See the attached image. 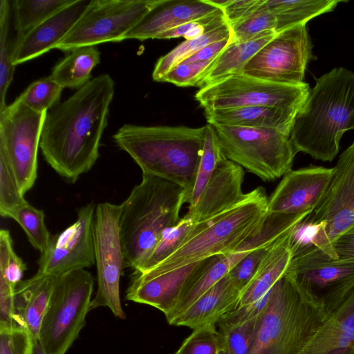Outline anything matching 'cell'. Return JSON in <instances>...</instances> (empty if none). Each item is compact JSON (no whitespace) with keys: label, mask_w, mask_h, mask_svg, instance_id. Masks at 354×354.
Segmentation results:
<instances>
[{"label":"cell","mask_w":354,"mask_h":354,"mask_svg":"<svg viewBox=\"0 0 354 354\" xmlns=\"http://www.w3.org/2000/svg\"><path fill=\"white\" fill-rule=\"evenodd\" d=\"M12 18L11 1L0 0V111L7 106L6 97L15 68L13 57L17 36L12 33Z\"/></svg>","instance_id":"4dcf8cb0"},{"label":"cell","mask_w":354,"mask_h":354,"mask_svg":"<svg viewBox=\"0 0 354 354\" xmlns=\"http://www.w3.org/2000/svg\"><path fill=\"white\" fill-rule=\"evenodd\" d=\"M312 44L306 24H298L276 33L248 62L243 73L266 81L300 85Z\"/></svg>","instance_id":"9a60e30c"},{"label":"cell","mask_w":354,"mask_h":354,"mask_svg":"<svg viewBox=\"0 0 354 354\" xmlns=\"http://www.w3.org/2000/svg\"><path fill=\"white\" fill-rule=\"evenodd\" d=\"M47 113L31 109L19 97L0 111V156L24 195L37 177V153Z\"/></svg>","instance_id":"30bf717a"},{"label":"cell","mask_w":354,"mask_h":354,"mask_svg":"<svg viewBox=\"0 0 354 354\" xmlns=\"http://www.w3.org/2000/svg\"><path fill=\"white\" fill-rule=\"evenodd\" d=\"M244 169L224 157L218 164L196 203L188 207L187 216L195 223L206 221L238 203L244 196Z\"/></svg>","instance_id":"d6986e66"},{"label":"cell","mask_w":354,"mask_h":354,"mask_svg":"<svg viewBox=\"0 0 354 354\" xmlns=\"http://www.w3.org/2000/svg\"><path fill=\"white\" fill-rule=\"evenodd\" d=\"M203 260L157 274L135 271L125 298L156 308L167 315Z\"/></svg>","instance_id":"ac0fdd59"},{"label":"cell","mask_w":354,"mask_h":354,"mask_svg":"<svg viewBox=\"0 0 354 354\" xmlns=\"http://www.w3.org/2000/svg\"><path fill=\"white\" fill-rule=\"evenodd\" d=\"M94 278L85 269L56 277L39 340L47 354H65L85 326Z\"/></svg>","instance_id":"52a82bcc"},{"label":"cell","mask_w":354,"mask_h":354,"mask_svg":"<svg viewBox=\"0 0 354 354\" xmlns=\"http://www.w3.org/2000/svg\"><path fill=\"white\" fill-rule=\"evenodd\" d=\"M265 2L266 0L262 6L248 17L230 27L231 42H245L264 32L275 31L276 17L266 7Z\"/></svg>","instance_id":"f35d334b"},{"label":"cell","mask_w":354,"mask_h":354,"mask_svg":"<svg viewBox=\"0 0 354 354\" xmlns=\"http://www.w3.org/2000/svg\"><path fill=\"white\" fill-rule=\"evenodd\" d=\"M268 31L245 42H231L216 57L211 69L198 85L203 88L231 76L242 74L248 62L276 35Z\"/></svg>","instance_id":"83f0119b"},{"label":"cell","mask_w":354,"mask_h":354,"mask_svg":"<svg viewBox=\"0 0 354 354\" xmlns=\"http://www.w3.org/2000/svg\"><path fill=\"white\" fill-rule=\"evenodd\" d=\"M275 241L270 244L256 247L237 263L228 272L230 278L241 292H242L250 283L260 262L270 247Z\"/></svg>","instance_id":"7bdbcfd3"},{"label":"cell","mask_w":354,"mask_h":354,"mask_svg":"<svg viewBox=\"0 0 354 354\" xmlns=\"http://www.w3.org/2000/svg\"><path fill=\"white\" fill-rule=\"evenodd\" d=\"M96 205L89 203L77 211V219L62 232L51 236L40 253L37 273L59 277L95 263L94 218Z\"/></svg>","instance_id":"2e32d148"},{"label":"cell","mask_w":354,"mask_h":354,"mask_svg":"<svg viewBox=\"0 0 354 354\" xmlns=\"http://www.w3.org/2000/svg\"><path fill=\"white\" fill-rule=\"evenodd\" d=\"M32 338L25 328H0V354H30Z\"/></svg>","instance_id":"ee69618b"},{"label":"cell","mask_w":354,"mask_h":354,"mask_svg":"<svg viewBox=\"0 0 354 354\" xmlns=\"http://www.w3.org/2000/svg\"><path fill=\"white\" fill-rule=\"evenodd\" d=\"M315 208L297 226L310 242L333 258L331 245L354 225V142L339 156Z\"/></svg>","instance_id":"9c48e42d"},{"label":"cell","mask_w":354,"mask_h":354,"mask_svg":"<svg viewBox=\"0 0 354 354\" xmlns=\"http://www.w3.org/2000/svg\"><path fill=\"white\" fill-rule=\"evenodd\" d=\"M231 35V28L225 22L221 26L193 39H187L166 55L160 57L152 72V79L162 82L165 75L174 67L183 62L205 46L223 39Z\"/></svg>","instance_id":"d6a6232c"},{"label":"cell","mask_w":354,"mask_h":354,"mask_svg":"<svg viewBox=\"0 0 354 354\" xmlns=\"http://www.w3.org/2000/svg\"><path fill=\"white\" fill-rule=\"evenodd\" d=\"M344 1L339 0H266V7L277 19L276 32L298 24H306L310 19L330 12Z\"/></svg>","instance_id":"f546056e"},{"label":"cell","mask_w":354,"mask_h":354,"mask_svg":"<svg viewBox=\"0 0 354 354\" xmlns=\"http://www.w3.org/2000/svg\"><path fill=\"white\" fill-rule=\"evenodd\" d=\"M295 228L279 237L270 247L250 283L241 292L238 307L259 300L283 276L293 254L292 236Z\"/></svg>","instance_id":"484cf974"},{"label":"cell","mask_w":354,"mask_h":354,"mask_svg":"<svg viewBox=\"0 0 354 354\" xmlns=\"http://www.w3.org/2000/svg\"><path fill=\"white\" fill-rule=\"evenodd\" d=\"M241 292L228 274L198 297L169 324L192 329L216 325L221 317L239 306Z\"/></svg>","instance_id":"7402d4cb"},{"label":"cell","mask_w":354,"mask_h":354,"mask_svg":"<svg viewBox=\"0 0 354 354\" xmlns=\"http://www.w3.org/2000/svg\"><path fill=\"white\" fill-rule=\"evenodd\" d=\"M354 354V353H353Z\"/></svg>","instance_id":"f5cc1de1"},{"label":"cell","mask_w":354,"mask_h":354,"mask_svg":"<svg viewBox=\"0 0 354 354\" xmlns=\"http://www.w3.org/2000/svg\"><path fill=\"white\" fill-rule=\"evenodd\" d=\"M212 126L226 157L262 180L291 170L297 152L290 136L272 129Z\"/></svg>","instance_id":"ba28073f"},{"label":"cell","mask_w":354,"mask_h":354,"mask_svg":"<svg viewBox=\"0 0 354 354\" xmlns=\"http://www.w3.org/2000/svg\"><path fill=\"white\" fill-rule=\"evenodd\" d=\"M206 1L214 7L223 10L231 3L232 0H206Z\"/></svg>","instance_id":"681fc988"},{"label":"cell","mask_w":354,"mask_h":354,"mask_svg":"<svg viewBox=\"0 0 354 354\" xmlns=\"http://www.w3.org/2000/svg\"><path fill=\"white\" fill-rule=\"evenodd\" d=\"M205 127L142 126L124 124L113 134L142 174L183 187L188 203L203 152Z\"/></svg>","instance_id":"3957f363"},{"label":"cell","mask_w":354,"mask_h":354,"mask_svg":"<svg viewBox=\"0 0 354 354\" xmlns=\"http://www.w3.org/2000/svg\"><path fill=\"white\" fill-rule=\"evenodd\" d=\"M251 250H236L225 255L203 259L187 282L177 301L165 315L169 324L203 294L228 274L231 269Z\"/></svg>","instance_id":"4316f807"},{"label":"cell","mask_w":354,"mask_h":354,"mask_svg":"<svg viewBox=\"0 0 354 354\" xmlns=\"http://www.w3.org/2000/svg\"><path fill=\"white\" fill-rule=\"evenodd\" d=\"M157 0H91L79 20L55 48L64 52L121 41Z\"/></svg>","instance_id":"4fadbf2b"},{"label":"cell","mask_w":354,"mask_h":354,"mask_svg":"<svg viewBox=\"0 0 354 354\" xmlns=\"http://www.w3.org/2000/svg\"><path fill=\"white\" fill-rule=\"evenodd\" d=\"M208 124L272 129L290 136L297 111L276 106H254L227 109H204Z\"/></svg>","instance_id":"cb8c5ba5"},{"label":"cell","mask_w":354,"mask_h":354,"mask_svg":"<svg viewBox=\"0 0 354 354\" xmlns=\"http://www.w3.org/2000/svg\"><path fill=\"white\" fill-rule=\"evenodd\" d=\"M331 249L333 259L354 261V225L334 240Z\"/></svg>","instance_id":"bcb514c9"},{"label":"cell","mask_w":354,"mask_h":354,"mask_svg":"<svg viewBox=\"0 0 354 354\" xmlns=\"http://www.w3.org/2000/svg\"><path fill=\"white\" fill-rule=\"evenodd\" d=\"M63 89L48 76L32 82L18 97L31 109L44 112L59 103Z\"/></svg>","instance_id":"74e56055"},{"label":"cell","mask_w":354,"mask_h":354,"mask_svg":"<svg viewBox=\"0 0 354 354\" xmlns=\"http://www.w3.org/2000/svg\"><path fill=\"white\" fill-rule=\"evenodd\" d=\"M222 350L216 325H209L194 329L177 351L179 354H219Z\"/></svg>","instance_id":"60d3db41"},{"label":"cell","mask_w":354,"mask_h":354,"mask_svg":"<svg viewBox=\"0 0 354 354\" xmlns=\"http://www.w3.org/2000/svg\"><path fill=\"white\" fill-rule=\"evenodd\" d=\"M219 354H226V353L224 351H221Z\"/></svg>","instance_id":"f907efd6"},{"label":"cell","mask_w":354,"mask_h":354,"mask_svg":"<svg viewBox=\"0 0 354 354\" xmlns=\"http://www.w3.org/2000/svg\"><path fill=\"white\" fill-rule=\"evenodd\" d=\"M310 90L305 82L283 84L242 73L201 88L194 97L204 109L268 106L298 112Z\"/></svg>","instance_id":"8fae6325"},{"label":"cell","mask_w":354,"mask_h":354,"mask_svg":"<svg viewBox=\"0 0 354 354\" xmlns=\"http://www.w3.org/2000/svg\"><path fill=\"white\" fill-rule=\"evenodd\" d=\"M74 0H14L13 28L19 39Z\"/></svg>","instance_id":"1f68e13d"},{"label":"cell","mask_w":354,"mask_h":354,"mask_svg":"<svg viewBox=\"0 0 354 354\" xmlns=\"http://www.w3.org/2000/svg\"><path fill=\"white\" fill-rule=\"evenodd\" d=\"M350 129H354V73L335 68L316 80L295 118L290 138L296 152L332 161Z\"/></svg>","instance_id":"7a4b0ae2"},{"label":"cell","mask_w":354,"mask_h":354,"mask_svg":"<svg viewBox=\"0 0 354 354\" xmlns=\"http://www.w3.org/2000/svg\"><path fill=\"white\" fill-rule=\"evenodd\" d=\"M174 354H179V353H178V351H176V353H174Z\"/></svg>","instance_id":"816d5d0a"},{"label":"cell","mask_w":354,"mask_h":354,"mask_svg":"<svg viewBox=\"0 0 354 354\" xmlns=\"http://www.w3.org/2000/svg\"><path fill=\"white\" fill-rule=\"evenodd\" d=\"M292 246L284 275L321 299L333 313L354 289V261L333 259L310 242L292 239Z\"/></svg>","instance_id":"7c38bea8"},{"label":"cell","mask_w":354,"mask_h":354,"mask_svg":"<svg viewBox=\"0 0 354 354\" xmlns=\"http://www.w3.org/2000/svg\"><path fill=\"white\" fill-rule=\"evenodd\" d=\"M333 171L322 167L291 169L268 198L267 214L310 213L324 195Z\"/></svg>","instance_id":"e0dca14e"},{"label":"cell","mask_w":354,"mask_h":354,"mask_svg":"<svg viewBox=\"0 0 354 354\" xmlns=\"http://www.w3.org/2000/svg\"><path fill=\"white\" fill-rule=\"evenodd\" d=\"M235 324L218 323L223 351L226 354H250L254 347L262 314Z\"/></svg>","instance_id":"836d02e7"},{"label":"cell","mask_w":354,"mask_h":354,"mask_svg":"<svg viewBox=\"0 0 354 354\" xmlns=\"http://www.w3.org/2000/svg\"><path fill=\"white\" fill-rule=\"evenodd\" d=\"M25 232L33 248L42 253L48 248L51 236L45 224V215L28 203L19 208L12 216Z\"/></svg>","instance_id":"8d00e7d4"},{"label":"cell","mask_w":354,"mask_h":354,"mask_svg":"<svg viewBox=\"0 0 354 354\" xmlns=\"http://www.w3.org/2000/svg\"><path fill=\"white\" fill-rule=\"evenodd\" d=\"M231 43V35L227 37L212 42L184 60L181 63L209 61L216 58Z\"/></svg>","instance_id":"7dc6e473"},{"label":"cell","mask_w":354,"mask_h":354,"mask_svg":"<svg viewBox=\"0 0 354 354\" xmlns=\"http://www.w3.org/2000/svg\"><path fill=\"white\" fill-rule=\"evenodd\" d=\"M90 2L91 0H74L21 38L17 37L13 65L17 66L55 49L79 20Z\"/></svg>","instance_id":"44dd1931"},{"label":"cell","mask_w":354,"mask_h":354,"mask_svg":"<svg viewBox=\"0 0 354 354\" xmlns=\"http://www.w3.org/2000/svg\"><path fill=\"white\" fill-rule=\"evenodd\" d=\"M354 353V289L299 354Z\"/></svg>","instance_id":"603a6c76"},{"label":"cell","mask_w":354,"mask_h":354,"mask_svg":"<svg viewBox=\"0 0 354 354\" xmlns=\"http://www.w3.org/2000/svg\"><path fill=\"white\" fill-rule=\"evenodd\" d=\"M219 10L206 0H157L124 40L157 39L167 30Z\"/></svg>","instance_id":"ffe728a7"},{"label":"cell","mask_w":354,"mask_h":354,"mask_svg":"<svg viewBox=\"0 0 354 354\" xmlns=\"http://www.w3.org/2000/svg\"><path fill=\"white\" fill-rule=\"evenodd\" d=\"M205 127L203 152L188 207L196 203L216 166L226 156L214 127L209 124Z\"/></svg>","instance_id":"e575fe53"},{"label":"cell","mask_w":354,"mask_h":354,"mask_svg":"<svg viewBox=\"0 0 354 354\" xmlns=\"http://www.w3.org/2000/svg\"><path fill=\"white\" fill-rule=\"evenodd\" d=\"M331 313L283 274L271 289L250 354H299Z\"/></svg>","instance_id":"8992f818"},{"label":"cell","mask_w":354,"mask_h":354,"mask_svg":"<svg viewBox=\"0 0 354 354\" xmlns=\"http://www.w3.org/2000/svg\"><path fill=\"white\" fill-rule=\"evenodd\" d=\"M100 62L96 46L75 48L53 68L50 77L63 88H80L91 80L93 69Z\"/></svg>","instance_id":"f1b7e54d"},{"label":"cell","mask_w":354,"mask_h":354,"mask_svg":"<svg viewBox=\"0 0 354 354\" xmlns=\"http://www.w3.org/2000/svg\"><path fill=\"white\" fill-rule=\"evenodd\" d=\"M268 201L262 187L245 194L226 210L196 223L176 251L156 266L142 272L162 274L211 257L234 252L262 228L267 217Z\"/></svg>","instance_id":"5b68a950"},{"label":"cell","mask_w":354,"mask_h":354,"mask_svg":"<svg viewBox=\"0 0 354 354\" xmlns=\"http://www.w3.org/2000/svg\"><path fill=\"white\" fill-rule=\"evenodd\" d=\"M216 58L203 62L180 63L171 69L163 77L164 82L178 86H198L212 67Z\"/></svg>","instance_id":"b9f144b4"},{"label":"cell","mask_w":354,"mask_h":354,"mask_svg":"<svg viewBox=\"0 0 354 354\" xmlns=\"http://www.w3.org/2000/svg\"><path fill=\"white\" fill-rule=\"evenodd\" d=\"M56 277L37 272L31 278L22 280L15 290L16 314L32 339H39Z\"/></svg>","instance_id":"d4e9b609"},{"label":"cell","mask_w":354,"mask_h":354,"mask_svg":"<svg viewBox=\"0 0 354 354\" xmlns=\"http://www.w3.org/2000/svg\"><path fill=\"white\" fill-rule=\"evenodd\" d=\"M195 224L185 215L176 225L165 229L145 261L135 271L147 270L167 259L183 243Z\"/></svg>","instance_id":"d590c367"},{"label":"cell","mask_w":354,"mask_h":354,"mask_svg":"<svg viewBox=\"0 0 354 354\" xmlns=\"http://www.w3.org/2000/svg\"><path fill=\"white\" fill-rule=\"evenodd\" d=\"M264 1L265 0H232L223 10L227 23L230 27H232L257 10Z\"/></svg>","instance_id":"f6af8a7d"},{"label":"cell","mask_w":354,"mask_h":354,"mask_svg":"<svg viewBox=\"0 0 354 354\" xmlns=\"http://www.w3.org/2000/svg\"><path fill=\"white\" fill-rule=\"evenodd\" d=\"M21 192L12 172L0 156V214L11 218L13 214L28 202Z\"/></svg>","instance_id":"ab89813d"},{"label":"cell","mask_w":354,"mask_h":354,"mask_svg":"<svg viewBox=\"0 0 354 354\" xmlns=\"http://www.w3.org/2000/svg\"><path fill=\"white\" fill-rule=\"evenodd\" d=\"M30 354H47L39 339H32V346Z\"/></svg>","instance_id":"c3c4849f"},{"label":"cell","mask_w":354,"mask_h":354,"mask_svg":"<svg viewBox=\"0 0 354 354\" xmlns=\"http://www.w3.org/2000/svg\"><path fill=\"white\" fill-rule=\"evenodd\" d=\"M185 189L166 179L142 174L121 205L120 239L125 267L136 270L145 261L162 232L176 225Z\"/></svg>","instance_id":"277c9868"},{"label":"cell","mask_w":354,"mask_h":354,"mask_svg":"<svg viewBox=\"0 0 354 354\" xmlns=\"http://www.w3.org/2000/svg\"><path fill=\"white\" fill-rule=\"evenodd\" d=\"M114 93L113 80L102 74L48 111L39 148L48 164L66 181L76 182L99 158Z\"/></svg>","instance_id":"6da1fadb"},{"label":"cell","mask_w":354,"mask_h":354,"mask_svg":"<svg viewBox=\"0 0 354 354\" xmlns=\"http://www.w3.org/2000/svg\"><path fill=\"white\" fill-rule=\"evenodd\" d=\"M120 214L121 205L104 202L96 206L93 229L97 289L91 310L108 307L115 317L125 319L120 297V279L125 267Z\"/></svg>","instance_id":"5bb4252c"}]
</instances>
